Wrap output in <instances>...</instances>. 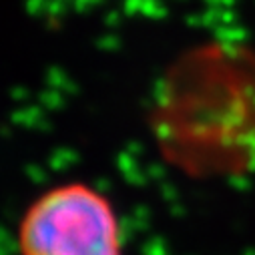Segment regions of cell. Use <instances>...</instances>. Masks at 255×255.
I'll return each instance as SVG.
<instances>
[{"instance_id": "cell-1", "label": "cell", "mask_w": 255, "mask_h": 255, "mask_svg": "<svg viewBox=\"0 0 255 255\" xmlns=\"http://www.w3.org/2000/svg\"><path fill=\"white\" fill-rule=\"evenodd\" d=\"M22 255H121L113 207L91 187L60 185L34 201L20 223Z\"/></svg>"}]
</instances>
